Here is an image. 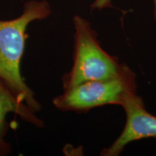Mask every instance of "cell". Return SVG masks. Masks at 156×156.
<instances>
[{"label": "cell", "instance_id": "cell-1", "mask_svg": "<svg viewBox=\"0 0 156 156\" xmlns=\"http://www.w3.org/2000/svg\"><path fill=\"white\" fill-rule=\"evenodd\" d=\"M51 13L46 0H29L23 5L19 17L0 20V81L36 114L41 111L42 105L21 75V61L29 24L48 18Z\"/></svg>", "mask_w": 156, "mask_h": 156}, {"label": "cell", "instance_id": "cell-2", "mask_svg": "<svg viewBox=\"0 0 156 156\" xmlns=\"http://www.w3.org/2000/svg\"><path fill=\"white\" fill-rule=\"evenodd\" d=\"M73 63L62 77L64 90L91 80L114 77L120 73L123 62L101 47L98 35L87 20L80 15L73 17Z\"/></svg>", "mask_w": 156, "mask_h": 156}, {"label": "cell", "instance_id": "cell-3", "mask_svg": "<svg viewBox=\"0 0 156 156\" xmlns=\"http://www.w3.org/2000/svg\"><path fill=\"white\" fill-rule=\"evenodd\" d=\"M136 77L123 62L120 73L114 77L91 80L64 90L53 99V104L62 112L87 113L106 105L122 104L128 95L136 93Z\"/></svg>", "mask_w": 156, "mask_h": 156}, {"label": "cell", "instance_id": "cell-4", "mask_svg": "<svg viewBox=\"0 0 156 156\" xmlns=\"http://www.w3.org/2000/svg\"><path fill=\"white\" fill-rule=\"evenodd\" d=\"M121 106L125 112V125L112 145L101 151L102 156H118L131 142L156 138V116L147 112L141 96L136 93H132L126 98Z\"/></svg>", "mask_w": 156, "mask_h": 156}, {"label": "cell", "instance_id": "cell-5", "mask_svg": "<svg viewBox=\"0 0 156 156\" xmlns=\"http://www.w3.org/2000/svg\"><path fill=\"white\" fill-rule=\"evenodd\" d=\"M10 114L36 127L42 128L45 126L44 121L38 118L26 104L19 101L0 81V156H7L12 151V145L6 140L10 126L7 116Z\"/></svg>", "mask_w": 156, "mask_h": 156}, {"label": "cell", "instance_id": "cell-6", "mask_svg": "<svg viewBox=\"0 0 156 156\" xmlns=\"http://www.w3.org/2000/svg\"><path fill=\"white\" fill-rule=\"evenodd\" d=\"M154 4V12L153 16L154 20L156 23V0H153ZM90 7L92 9H101L108 8V7H112V0H95L93 3L90 5Z\"/></svg>", "mask_w": 156, "mask_h": 156}]
</instances>
